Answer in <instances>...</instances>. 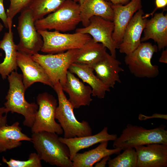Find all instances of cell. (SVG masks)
<instances>
[{
	"label": "cell",
	"mask_w": 167,
	"mask_h": 167,
	"mask_svg": "<svg viewBox=\"0 0 167 167\" xmlns=\"http://www.w3.org/2000/svg\"><path fill=\"white\" fill-rule=\"evenodd\" d=\"M164 10L156 13L150 19H148L143 30L141 42L152 39L157 45L158 50L164 49L167 46V14Z\"/></svg>",
	"instance_id": "obj_17"
},
{
	"label": "cell",
	"mask_w": 167,
	"mask_h": 167,
	"mask_svg": "<svg viewBox=\"0 0 167 167\" xmlns=\"http://www.w3.org/2000/svg\"><path fill=\"white\" fill-rule=\"evenodd\" d=\"M0 19L2 21L4 26L8 28L7 17L3 5V0H0Z\"/></svg>",
	"instance_id": "obj_31"
},
{
	"label": "cell",
	"mask_w": 167,
	"mask_h": 167,
	"mask_svg": "<svg viewBox=\"0 0 167 167\" xmlns=\"http://www.w3.org/2000/svg\"><path fill=\"white\" fill-rule=\"evenodd\" d=\"M73 0H66L54 12L36 20L37 30H54L66 32L74 30L81 22L80 5Z\"/></svg>",
	"instance_id": "obj_5"
},
{
	"label": "cell",
	"mask_w": 167,
	"mask_h": 167,
	"mask_svg": "<svg viewBox=\"0 0 167 167\" xmlns=\"http://www.w3.org/2000/svg\"><path fill=\"white\" fill-rule=\"evenodd\" d=\"M166 127L165 125H161L155 128L147 129L141 126L128 124L119 137L113 141V147L124 150L153 143L167 144Z\"/></svg>",
	"instance_id": "obj_4"
},
{
	"label": "cell",
	"mask_w": 167,
	"mask_h": 167,
	"mask_svg": "<svg viewBox=\"0 0 167 167\" xmlns=\"http://www.w3.org/2000/svg\"><path fill=\"white\" fill-rule=\"evenodd\" d=\"M10 4L6 12L8 25H12L13 19L18 13L28 7L32 0H9Z\"/></svg>",
	"instance_id": "obj_29"
},
{
	"label": "cell",
	"mask_w": 167,
	"mask_h": 167,
	"mask_svg": "<svg viewBox=\"0 0 167 167\" xmlns=\"http://www.w3.org/2000/svg\"><path fill=\"white\" fill-rule=\"evenodd\" d=\"M3 27V25L0 22V32L2 30Z\"/></svg>",
	"instance_id": "obj_37"
},
{
	"label": "cell",
	"mask_w": 167,
	"mask_h": 167,
	"mask_svg": "<svg viewBox=\"0 0 167 167\" xmlns=\"http://www.w3.org/2000/svg\"><path fill=\"white\" fill-rule=\"evenodd\" d=\"M156 8L153 11L149 14L143 15L144 18H147L151 15L152 16L157 9L161 8H164L167 5V0H155Z\"/></svg>",
	"instance_id": "obj_30"
},
{
	"label": "cell",
	"mask_w": 167,
	"mask_h": 167,
	"mask_svg": "<svg viewBox=\"0 0 167 167\" xmlns=\"http://www.w3.org/2000/svg\"><path fill=\"white\" fill-rule=\"evenodd\" d=\"M85 0H78V2L80 5H82L85 1Z\"/></svg>",
	"instance_id": "obj_38"
},
{
	"label": "cell",
	"mask_w": 167,
	"mask_h": 167,
	"mask_svg": "<svg viewBox=\"0 0 167 167\" xmlns=\"http://www.w3.org/2000/svg\"><path fill=\"white\" fill-rule=\"evenodd\" d=\"M31 142L38 157L49 164L60 167H73L69 149L61 141L57 134L41 131L32 133Z\"/></svg>",
	"instance_id": "obj_1"
},
{
	"label": "cell",
	"mask_w": 167,
	"mask_h": 167,
	"mask_svg": "<svg viewBox=\"0 0 167 167\" xmlns=\"http://www.w3.org/2000/svg\"><path fill=\"white\" fill-rule=\"evenodd\" d=\"M12 27V26L8 27V32H5L2 39L0 40V49L3 50L5 53L4 60L0 63V74L3 79L17 69V46L14 41Z\"/></svg>",
	"instance_id": "obj_20"
},
{
	"label": "cell",
	"mask_w": 167,
	"mask_h": 167,
	"mask_svg": "<svg viewBox=\"0 0 167 167\" xmlns=\"http://www.w3.org/2000/svg\"><path fill=\"white\" fill-rule=\"evenodd\" d=\"M144 14L141 9L133 15L125 30L122 41L118 47L120 53L128 54L140 44L141 34L148 20L143 17Z\"/></svg>",
	"instance_id": "obj_14"
},
{
	"label": "cell",
	"mask_w": 167,
	"mask_h": 167,
	"mask_svg": "<svg viewBox=\"0 0 167 167\" xmlns=\"http://www.w3.org/2000/svg\"><path fill=\"white\" fill-rule=\"evenodd\" d=\"M113 11L111 3L105 0H85L80 5L81 22L84 27L89 24L93 16L101 17L113 21Z\"/></svg>",
	"instance_id": "obj_21"
},
{
	"label": "cell",
	"mask_w": 167,
	"mask_h": 167,
	"mask_svg": "<svg viewBox=\"0 0 167 167\" xmlns=\"http://www.w3.org/2000/svg\"><path fill=\"white\" fill-rule=\"evenodd\" d=\"M152 118H159L167 119V115L160 113H155L151 116H146L141 113L138 116V119L140 120H145Z\"/></svg>",
	"instance_id": "obj_32"
},
{
	"label": "cell",
	"mask_w": 167,
	"mask_h": 167,
	"mask_svg": "<svg viewBox=\"0 0 167 167\" xmlns=\"http://www.w3.org/2000/svg\"><path fill=\"white\" fill-rule=\"evenodd\" d=\"M89 21L87 26L76 29L75 32L89 35L94 41L102 44L116 58L117 48L112 38L114 29L113 21L96 16L92 17Z\"/></svg>",
	"instance_id": "obj_11"
},
{
	"label": "cell",
	"mask_w": 167,
	"mask_h": 167,
	"mask_svg": "<svg viewBox=\"0 0 167 167\" xmlns=\"http://www.w3.org/2000/svg\"><path fill=\"white\" fill-rule=\"evenodd\" d=\"M137 156L135 148L124 150L121 154L107 162L109 167H136Z\"/></svg>",
	"instance_id": "obj_27"
},
{
	"label": "cell",
	"mask_w": 167,
	"mask_h": 167,
	"mask_svg": "<svg viewBox=\"0 0 167 167\" xmlns=\"http://www.w3.org/2000/svg\"><path fill=\"white\" fill-rule=\"evenodd\" d=\"M117 137L116 134H109L107 127H105L100 132L94 135L75 137L70 138L59 137V139L68 147L70 151V159L71 161L80 150L98 143L114 141Z\"/></svg>",
	"instance_id": "obj_19"
},
{
	"label": "cell",
	"mask_w": 167,
	"mask_h": 167,
	"mask_svg": "<svg viewBox=\"0 0 167 167\" xmlns=\"http://www.w3.org/2000/svg\"><path fill=\"white\" fill-rule=\"evenodd\" d=\"M108 142H101L95 148L83 153L78 152L71 160L73 167H92L105 156L120 153L121 148L108 149Z\"/></svg>",
	"instance_id": "obj_23"
},
{
	"label": "cell",
	"mask_w": 167,
	"mask_h": 167,
	"mask_svg": "<svg viewBox=\"0 0 167 167\" xmlns=\"http://www.w3.org/2000/svg\"><path fill=\"white\" fill-rule=\"evenodd\" d=\"M42 37L43 43L41 50L48 54H56L81 48L92 38L88 34L79 32L62 33L60 32L37 30Z\"/></svg>",
	"instance_id": "obj_8"
},
{
	"label": "cell",
	"mask_w": 167,
	"mask_h": 167,
	"mask_svg": "<svg viewBox=\"0 0 167 167\" xmlns=\"http://www.w3.org/2000/svg\"><path fill=\"white\" fill-rule=\"evenodd\" d=\"M134 148L137 156L136 167L167 166V144L153 143Z\"/></svg>",
	"instance_id": "obj_15"
},
{
	"label": "cell",
	"mask_w": 167,
	"mask_h": 167,
	"mask_svg": "<svg viewBox=\"0 0 167 167\" xmlns=\"http://www.w3.org/2000/svg\"><path fill=\"white\" fill-rule=\"evenodd\" d=\"M16 59L18 66L22 72L23 83L26 90L36 82L53 88V85L44 69L31 56L18 51Z\"/></svg>",
	"instance_id": "obj_13"
},
{
	"label": "cell",
	"mask_w": 167,
	"mask_h": 167,
	"mask_svg": "<svg viewBox=\"0 0 167 167\" xmlns=\"http://www.w3.org/2000/svg\"><path fill=\"white\" fill-rule=\"evenodd\" d=\"M110 159V156H105L102 158L99 161L95 164V167H105L106 166L107 161Z\"/></svg>",
	"instance_id": "obj_34"
},
{
	"label": "cell",
	"mask_w": 167,
	"mask_h": 167,
	"mask_svg": "<svg viewBox=\"0 0 167 167\" xmlns=\"http://www.w3.org/2000/svg\"><path fill=\"white\" fill-rule=\"evenodd\" d=\"M159 61L160 62L167 63V49L164 50L163 51L161 56L160 57Z\"/></svg>",
	"instance_id": "obj_36"
},
{
	"label": "cell",
	"mask_w": 167,
	"mask_h": 167,
	"mask_svg": "<svg viewBox=\"0 0 167 167\" xmlns=\"http://www.w3.org/2000/svg\"><path fill=\"white\" fill-rule=\"evenodd\" d=\"M113 4L125 5L128 3L131 0H105Z\"/></svg>",
	"instance_id": "obj_35"
},
{
	"label": "cell",
	"mask_w": 167,
	"mask_h": 167,
	"mask_svg": "<svg viewBox=\"0 0 167 167\" xmlns=\"http://www.w3.org/2000/svg\"><path fill=\"white\" fill-rule=\"evenodd\" d=\"M37 102L38 109L31 128L32 133L45 131L62 134L63 129L55 120L57 100L52 95L45 92L38 95Z\"/></svg>",
	"instance_id": "obj_10"
},
{
	"label": "cell",
	"mask_w": 167,
	"mask_h": 167,
	"mask_svg": "<svg viewBox=\"0 0 167 167\" xmlns=\"http://www.w3.org/2000/svg\"><path fill=\"white\" fill-rule=\"evenodd\" d=\"M121 62L107 52L92 68L96 76L110 88H113L116 82L121 83L119 74L124 71Z\"/></svg>",
	"instance_id": "obj_18"
},
{
	"label": "cell",
	"mask_w": 167,
	"mask_h": 167,
	"mask_svg": "<svg viewBox=\"0 0 167 167\" xmlns=\"http://www.w3.org/2000/svg\"><path fill=\"white\" fill-rule=\"evenodd\" d=\"M35 22L32 12L28 7L20 12L18 18L17 30L19 41L17 45L18 51L31 56L41 51L43 43Z\"/></svg>",
	"instance_id": "obj_9"
},
{
	"label": "cell",
	"mask_w": 167,
	"mask_h": 167,
	"mask_svg": "<svg viewBox=\"0 0 167 167\" xmlns=\"http://www.w3.org/2000/svg\"><path fill=\"white\" fill-rule=\"evenodd\" d=\"M2 56V53H0V57Z\"/></svg>",
	"instance_id": "obj_39"
},
{
	"label": "cell",
	"mask_w": 167,
	"mask_h": 167,
	"mask_svg": "<svg viewBox=\"0 0 167 167\" xmlns=\"http://www.w3.org/2000/svg\"><path fill=\"white\" fill-rule=\"evenodd\" d=\"M19 125L17 122L10 126L0 127V152L20 146L22 141L31 142V138L22 132Z\"/></svg>",
	"instance_id": "obj_24"
},
{
	"label": "cell",
	"mask_w": 167,
	"mask_h": 167,
	"mask_svg": "<svg viewBox=\"0 0 167 167\" xmlns=\"http://www.w3.org/2000/svg\"><path fill=\"white\" fill-rule=\"evenodd\" d=\"M79 50L74 49L54 54L38 53L31 57L44 69L53 85L59 82L62 87L66 84L69 68L74 63Z\"/></svg>",
	"instance_id": "obj_6"
},
{
	"label": "cell",
	"mask_w": 167,
	"mask_h": 167,
	"mask_svg": "<svg viewBox=\"0 0 167 167\" xmlns=\"http://www.w3.org/2000/svg\"><path fill=\"white\" fill-rule=\"evenodd\" d=\"M41 160L37 153H31L28 159L26 161H20L11 158L8 161L4 156L2 161L6 164L8 167H41Z\"/></svg>",
	"instance_id": "obj_28"
},
{
	"label": "cell",
	"mask_w": 167,
	"mask_h": 167,
	"mask_svg": "<svg viewBox=\"0 0 167 167\" xmlns=\"http://www.w3.org/2000/svg\"><path fill=\"white\" fill-rule=\"evenodd\" d=\"M106 49L102 44L92 38L79 49L74 63L92 67L103 58L107 52Z\"/></svg>",
	"instance_id": "obj_25"
},
{
	"label": "cell",
	"mask_w": 167,
	"mask_h": 167,
	"mask_svg": "<svg viewBox=\"0 0 167 167\" xmlns=\"http://www.w3.org/2000/svg\"><path fill=\"white\" fill-rule=\"evenodd\" d=\"M9 88L4 103L7 112L16 113L24 117L23 124L31 128L34 122L38 105L35 102L29 103L25 98L26 91L23 83L22 75L16 71L7 76Z\"/></svg>",
	"instance_id": "obj_2"
},
{
	"label": "cell",
	"mask_w": 167,
	"mask_h": 167,
	"mask_svg": "<svg viewBox=\"0 0 167 167\" xmlns=\"http://www.w3.org/2000/svg\"><path fill=\"white\" fill-rule=\"evenodd\" d=\"M62 87L63 91L68 95V100L74 109H78L82 106H89L92 101L91 88L85 85L69 70L66 84Z\"/></svg>",
	"instance_id": "obj_16"
},
{
	"label": "cell",
	"mask_w": 167,
	"mask_h": 167,
	"mask_svg": "<svg viewBox=\"0 0 167 167\" xmlns=\"http://www.w3.org/2000/svg\"><path fill=\"white\" fill-rule=\"evenodd\" d=\"M158 51L157 46L149 42L141 43L131 53L126 55L124 62L130 72L135 77L154 78L159 74V66L153 65L152 57Z\"/></svg>",
	"instance_id": "obj_7"
},
{
	"label": "cell",
	"mask_w": 167,
	"mask_h": 167,
	"mask_svg": "<svg viewBox=\"0 0 167 167\" xmlns=\"http://www.w3.org/2000/svg\"><path fill=\"white\" fill-rule=\"evenodd\" d=\"M7 113L5 107H0V127L7 125Z\"/></svg>",
	"instance_id": "obj_33"
},
{
	"label": "cell",
	"mask_w": 167,
	"mask_h": 167,
	"mask_svg": "<svg viewBox=\"0 0 167 167\" xmlns=\"http://www.w3.org/2000/svg\"><path fill=\"white\" fill-rule=\"evenodd\" d=\"M111 7L113 11V21L114 25L112 38L118 49L126 26L135 13L142 8V1L131 0L125 5L111 3Z\"/></svg>",
	"instance_id": "obj_12"
},
{
	"label": "cell",
	"mask_w": 167,
	"mask_h": 167,
	"mask_svg": "<svg viewBox=\"0 0 167 167\" xmlns=\"http://www.w3.org/2000/svg\"><path fill=\"white\" fill-rule=\"evenodd\" d=\"M53 88L57 95L58 103L55 118L63 129L64 137L92 135V130L88 122L84 120L80 122L77 119L74 113V108L64 93L59 82L54 84Z\"/></svg>",
	"instance_id": "obj_3"
},
{
	"label": "cell",
	"mask_w": 167,
	"mask_h": 167,
	"mask_svg": "<svg viewBox=\"0 0 167 167\" xmlns=\"http://www.w3.org/2000/svg\"><path fill=\"white\" fill-rule=\"evenodd\" d=\"M66 0H32L28 8L35 21L41 19L59 8ZM77 2L78 0H73Z\"/></svg>",
	"instance_id": "obj_26"
},
{
	"label": "cell",
	"mask_w": 167,
	"mask_h": 167,
	"mask_svg": "<svg viewBox=\"0 0 167 167\" xmlns=\"http://www.w3.org/2000/svg\"><path fill=\"white\" fill-rule=\"evenodd\" d=\"M68 70L89 84L92 89V96L103 99L106 92L110 91V88L95 75L93 68L91 67L73 63L70 66Z\"/></svg>",
	"instance_id": "obj_22"
}]
</instances>
